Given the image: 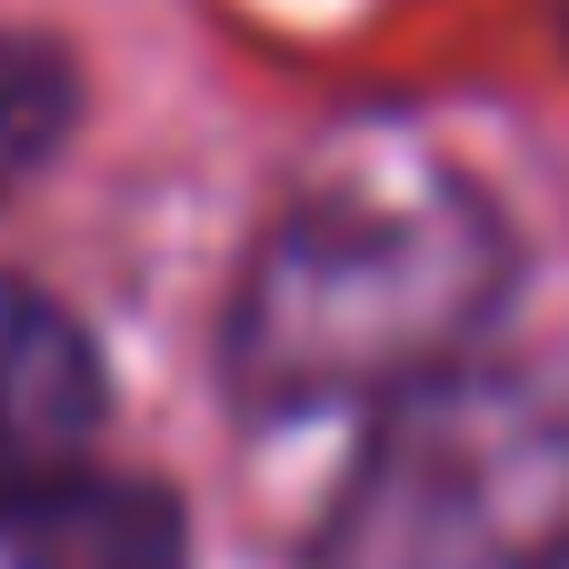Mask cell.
<instances>
[{
	"mask_svg": "<svg viewBox=\"0 0 569 569\" xmlns=\"http://www.w3.org/2000/svg\"><path fill=\"white\" fill-rule=\"evenodd\" d=\"M310 569H569V390L470 360L390 400Z\"/></svg>",
	"mask_w": 569,
	"mask_h": 569,
	"instance_id": "2",
	"label": "cell"
},
{
	"mask_svg": "<svg viewBox=\"0 0 569 569\" xmlns=\"http://www.w3.org/2000/svg\"><path fill=\"white\" fill-rule=\"evenodd\" d=\"M10 569H190V500L140 470H80L0 520Z\"/></svg>",
	"mask_w": 569,
	"mask_h": 569,
	"instance_id": "4",
	"label": "cell"
},
{
	"mask_svg": "<svg viewBox=\"0 0 569 569\" xmlns=\"http://www.w3.org/2000/svg\"><path fill=\"white\" fill-rule=\"evenodd\" d=\"M100 430H110V360L90 320L60 290L0 270V520L80 480Z\"/></svg>",
	"mask_w": 569,
	"mask_h": 569,
	"instance_id": "3",
	"label": "cell"
},
{
	"mask_svg": "<svg viewBox=\"0 0 569 569\" xmlns=\"http://www.w3.org/2000/svg\"><path fill=\"white\" fill-rule=\"evenodd\" d=\"M520 280L500 200L420 140H340L250 230L220 370L250 420L410 400L480 360Z\"/></svg>",
	"mask_w": 569,
	"mask_h": 569,
	"instance_id": "1",
	"label": "cell"
},
{
	"mask_svg": "<svg viewBox=\"0 0 569 569\" xmlns=\"http://www.w3.org/2000/svg\"><path fill=\"white\" fill-rule=\"evenodd\" d=\"M80 130V60L50 30H0V200L30 190Z\"/></svg>",
	"mask_w": 569,
	"mask_h": 569,
	"instance_id": "5",
	"label": "cell"
}]
</instances>
